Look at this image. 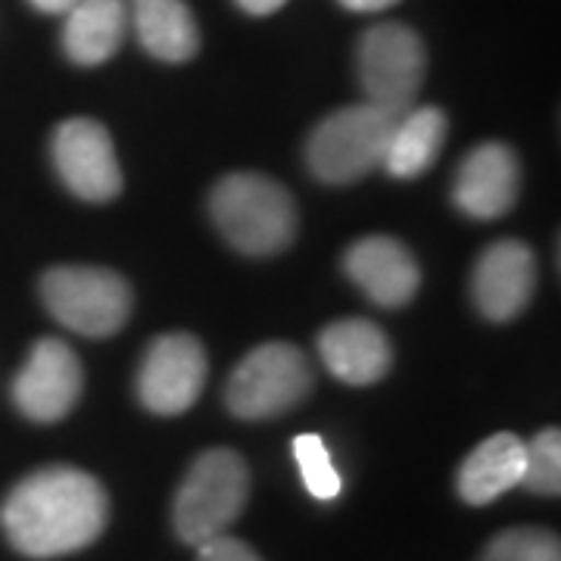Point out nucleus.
<instances>
[{
    "mask_svg": "<svg viewBox=\"0 0 561 561\" xmlns=\"http://www.w3.org/2000/svg\"><path fill=\"white\" fill-rule=\"evenodd\" d=\"M110 502L98 478L72 465H47L22 478L0 505L10 546L28 559L79 552L106 527Z\"/></svg>",
    "mask_w": 561,
    "mask_h": 561,
    "instance_id": "f257e3e1",
    "label": "nucleus"
},
{
    "mask_svg": "<svg viewBox=\"0 0 561 561\" xmlns=\"http://www.w3.org/2000/svg\"><path fill=\"white\" fill-rule=\"evenodd\" d=\"M209 213L221 238L247 256H275L297 238V206L278 181L238 172L216 184Z\"/></svg>",
    "mask_w": 561,
    "mask_h": 561,
    "instance_id": "f03ea898",
    "label": "nucleus"
},
{
    "mask_svg": "<svg viewBox=\"0 0 561 561\" xmlns=\"http://www.w3.org/2000/svg\"><path fill=\"white\" fill-rule=\"evenodd\" d=\"M247 496H250L247 461L234 449L203 453L191 465L175 493L172 522L179 537L191 546L216 540L241 518Z\"/></svg>",
    "mask_w": 561,
    "mask_h": 561,
    "instance_id": "7ed1b4c3",
    "label": "nucleus"
},
{
    "mask_svg": "<svg viewBox=\"0 0 561 561\" xmlns=\"http://www.w3.org/2000/svg\"><path fill=\"white\" fill-rule=\"evenodd\" d=\"M400 116L371 103L334 110L306 140V165L324 184H350L383 165Z\"/></svg>",
    "mask_w": 561,
    "mask_h": 561,
    "instance_id": "20e7f679",
    "label": "nucleus"
},
{
    "mask_svg": "<svg viewBox=\"0 0 561 561\" xmlns=\"http://www.w3.org/2000/svg\"><path fill=\"white\" fill-rule=\"evenodd\" d=\"M41 300L81 337H113L131 316L128 280L98 265H60L41 278Z\"/></svg>",
    "mask_w": 561,
    "mask_h": 561,
    "instance_id": "39448f33",
    "label": "nucleus"
},
{
    "mask_svg": "<svg viewBox=\"0 0 561 561\" xmlns=\"http://www.w3.org/2000/svg\"><path fill=\"white\" fill-rule=\"evenodd\" d=\"M312 390V368L294 343H262L247 353L225 387V405L234 419H278Z\"/></svg>",
    "mask_w": 561,
    "mask_h": 561,
    "instance_id": "423d86ee",
    "label": "nucleus"
},
{
    "mask_svg": "<svg viewBox=\"0 0 561 561\" xmlns=\"http://www.w3.org/2000/svg\"><path fill=\"white\" fill-rule=\"evenodd\" d=\"M356 69L365 103L402 116L419 101L421 84L427 76V54L409 25L383 22L362 35Z\"/></svg>",
    "mask_w": 561,
    "mask_h": 561,
    "instance_id": "0eeeda50",
    "label": "nucleus"
},
{
    "mask_svg": "<svg viewBox=\"0 0 561 561\" xmlns=\"http://www.w3.org/2000/svg\"><path fill=\"white\" fill-rule=\"evenodd\" d=\"M206 350L194 334H162L150 343L138 368V397L157 415H181L206 387Z\"/></svg>",
    "mask_w": 561,
    "mask_h": 561,
    "instance_id": "6e6552de",
    "label": "nucleus"
},
{
    "mask_svg": "<svg viewBox=\"0 0 561 561\" xmlns=\"http://www.w3.org/2000/svg\"><path fill=\"white\" fill-rule=\"evenodd\" d=\"M84 371L69 343L41 337L13 381V402L25 419L50 424L66 419L81 400Z\"/></svg>",
    "mask_w": 561,
    "mask_h": 561,
    "instance_id": "1a4fd4ad",
    "label": "nucleus"
},
{
    "mask_svg": "<svg viewBox=\"0 0 561 561\" xmlns=\"http://www.w3.org/2000/svg\"><path fill=\"white\" fill-rule=\"evenodd\" d=\"M54 165L62 184L81 201L106 203L122 191L119 157L101 122H62L54 135Z\"/></svg>",
    "mask_w": 561,
    "mask_h": 561,
    "instance_id": "9d476101",
    "label": "nucleus"
},
{
    "mask_svg": "<svg viewBox=\"0 0 561 561\" xmlns=\"http://www.w3.org/2000/svg\"><path fill=\"white\" fill-rule=\"evenodd\" d=\"M522 191V165L512 147L486 140L474 147L456 172L453 201L465 216L493 221L505 216Z\"/></svg>",
    "mask_w": 561,
    "mask_h": 561,
    "instance_id": "9b49d317",
    "label": "nucleus"
},
{
    "mask_svg": "<svg viewBox=\"0 0 561 561\" xmlns=\"http://www.w3.org/2000/svg\"><path fill=\"white\" fill-rule=\"evenodd\" d=\"M537 287V260L522 241L490 243L474 265L471 294L490 321H512L527 309Z\"/></svg>",
    "mask_w": 561,
    "mask_h": 561,
    "instance_id": "f8f14e48",
    "label": "nucleus"
},
{
    "mask_svg": "<svg viewBox=\"0 0 561 561\" xmlns=\"http://www.w3.org/2000/svg\"><path fill=\"white\" fill-rule=\"evenodd\" d=\"M343 268L362 294L383 309H400L421 287V268L409 247L387 234H368L356 241L346 256Z\"/></svg>",
    "mask_w": 561,
    "mask_h": 561,
    "instance_id": "ddd939ff",
    "label": "nucleus"
},
{
    "mask_svg": "<svg viewBox=\"0 0 561 561\" xmlns=\"http://www.w3.org/2000/svg\"><path fill=\"white\" fill-rule=\"evenodd\" d=\"M319 356L337 381L368 387L390 371L393 346L375 321L343 319L319 334Z\"/></svg>",
    "mask_w": 561,
    "mask_h": 561,
    "instance_id": "4468645a",
    "label": "nucleus"
},
{
    "mask_svg": "<svg viewBox=\"0 0 561 561\" xmlns=\"http://www.w3.org/2000/svg\"><path fill=\"white\" fill-rule=\"evenodd\" d=\"M524 478V440L502 431L493 434L468 453V459L461 461L459 478V496L468 505H486V502L500 500L508 490L522 486Z\"/></svg>",
    "mask_w": 561,
    "mask_h": 561,
    "instance_id": "2eb2a0df",
    "label": "nucleus"
},
{
    "mask_svg": "<svg viewBox=\"0 0 561 561\" xmlns=\"http://www.w3.org/2000/svg\"><path fill=\"white\" fill-rule=\"evenodd\" d=\"M125 28V0H79L62 25L66 57L79 66H101L122 47Z\"/></svg>",
    "mask_w": 561,
    "mask_h": 561,
    "instance_id": "dca6fc26",
    "label": "nucleus"
},
{
    "mask_svg": "<svg viewBox=\"0 0 561 561\" xmlns=\"http://www.w3.org/2000/svg\"><path fill=\"white\" fill-rule=\"evenodd\" d=\"M140 47L162 62H187L201 50V28L184 0H131Z\"/></svg>",
    "mask_w": 561,
    "mask_h": 561,
    "instance_id": "f3484780",
    "label": "nucleus"
},
{
    "mask_svg": "<svg viewBox=\"0 0 561 561\" xmlns=\"http://www.w3.org/2000/svg\"><path fill=\"white\" fill-rule=\"evenodd\" d=\"M446 131L449 122L440 106H419V110L412 106L393 125V135L383 153V169L393 179H419L440 157Z\"/></svg>",
    "mask_w": 561,
    "mask_h": 561,
    "instance_id": "a211bd4d",
    "label": "nucleus"
},
{
    "mask_svg": "<svg viewBox=\"0 0 561 561\" xmlns=\"http://www.w3.org/2000/svg\"><path fill=\"white\" fill-rule=\"evenodd\" d=\"M537 496H559L561 490V437L556 427L540 431L530 443H524V478Z\"/></svg>",
    "mask_w": 561,
    "mask_h": 561,
    "instance_id": "6ab92c4d",
    "label": "nucleus"
},
{
    "mask_svg": "<svg viewBox=\"0 0 561 561\" xmlns=\"http://www.w3.org/2000/svg\"><path fill=\"white\" fill-rule=\"evenodd\" d=\"M481 561H561V546L552 530L515 527L493 537Z\"/></svg>",
    "mask_w": 561,
    "mask_h": 561,
    "instance_id": "aec40b11",
    "label": "nucleus"
},
{
    "mask_svg": "<svg viewBox=\"0 0 561 561\" xmlns=\"http://www.w3.org/2000/svg\"><path fill=\"white\" fill-rule=\"evenodd\" d=\"M294 456H297V465H300L306 490L316 500H334L341 493V474H337L331 453H328V446H324L319 434H300L294 440Z\"/></svg>",
    "mask_w": 561,
    "mask_h": 561,
    "instance_id": "412c9836",
    "label": "nucleus"
},
{
    "mask_svg": "<svg viewBox=\"0 0 561 561\" xmlns=\"http://www.w3.org/2000/svg\"><path fill=\"white\" fill-rule=\"evenodd\" d=\"M197 561H262L247 542L234 537H216V540L197 546Z\"/></svg>",
    "mask_w": 561,
    "mask_h": 561,
    "instance_id": "4be33fe9",
    "label": "nucleus"
},
{
    "mask_svg": "<svg viewBox=\"0 0 561 561\" xmlns=\"http://www.w3.org/2000/svg\"><path fill=\"white\" fill-rule=\"evenodd\" d=\"M287 0H238V7H241L243 13H250V16H268V13H275L280 10Z\"/></svg>",
    "mask_w": 561,
    "mask_h": 561,
    "instance_id": "5701e85b",
    "label": "nucleus"
},
{
    "mask_svg": "<svg viewBox=\"0 0 561 561\" xmlns=\"http://www.w3.org/2000/svg\"><path fill=\"white\" fill-rule=\"evenodd\" d=\"M346 10H353V13H378V10H387V7H393L397 0H341Z\"/></svg>",
    "mask_w": 561,
    "mask_h": 561,
    "instance_id": "b1692460",
    "label": "nucleus"
},
{
    "mask_svg": "<svg viewBox=\"0 0 561 561\" xmlns=\"http://www.w3.org/2000/svg\"><path fill=\"white\" fill-rule=\"evenodd\" d=\"M79 0H32V7L41 13H69Z\"/></svg>",
    "mask_w": 561,
    "mask_h": 561,
    "instance_id": "393cba45",
    "label": "nucleus"
}]
</instances>
